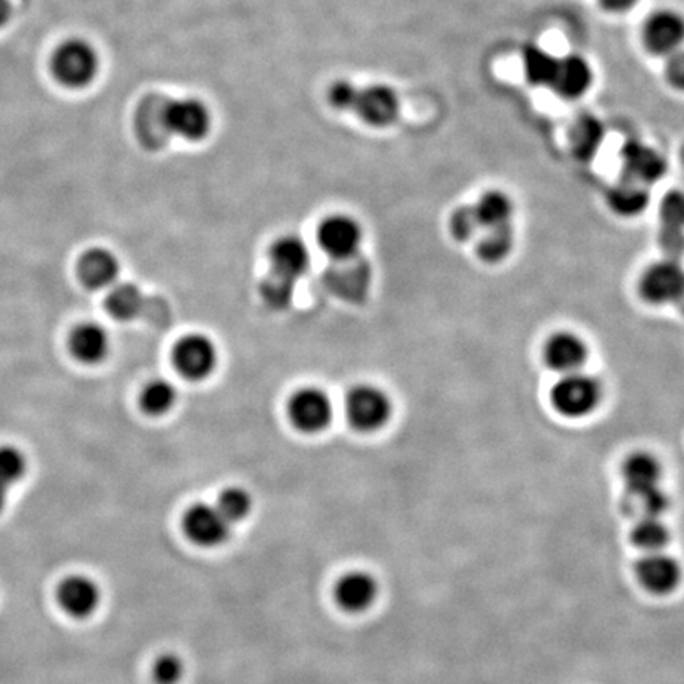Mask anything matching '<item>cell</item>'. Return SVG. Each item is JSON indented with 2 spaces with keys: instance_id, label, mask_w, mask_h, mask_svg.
Segmentation results:
<instances>
[{
  "instance_id": "41",
  "label": "cell",
  "mask_w": 684,
  "mask_h": 684,
  "mask_svg": "<svg viewBox=\"0 0 684 684\" xmlns=\"http://www.w3.org/2000/svg\"><path fill=\"white\" fill-rule=\"evenodd\" d=\"M7 497H9V489L0 485V514H2L3 507H5Z\"/></svg>"
},
{
  "instance_id": "40",
  "label": "cell",
  "mask_w": 684,
  "mask_h": 684,
  "mask_svg": "<svg viewBox=\"0 0 684 684\" xmlns=\"http://www.w3.org/2000/svg\"><path fill=\"white\" fill-rule=\"evenodd\" d=\"M13 9L10 0H0V29L9 24V21L12 20Z\"/></svg>"
},
{
  "instance_id": "5",
  "label": "cell",
  "mask_w": 684,
  "mask_h": 684,
  "mask_svg": "<svg viewBox=\"0 0 684 684\" xmlns=\"http://www.w3.org/2000/svg\"><path fill=\"white\" fill-rule=\"evenodd\" d=\"M217 360L219 354L216 344L202 333L188 334L178 341L173 351V362L179 375L193 382L210 378L216 369Z\"/></svg>"
},
{
  "instance_id": "37",
  "label": "cell",
  "mask_w": 684,
  "mask_h": 684,
  "mask_svg": "<svg viewBox=\"0 0 684 684\" xmlns=\"http://www.w3.org/2000/svg\"><path fill=\"white\" fill-rule=\"evenodd\" d=\"M358 88L349 81H338L328 91L331 105L341 112H352L357 100Z\"/></svg>"
},
{
  "instance_id": "42",
  "label": "cell",
  "mask_w": 684,
  "mask_h": 684,
  "mask_svg": "<svg viewBox=\"0 0 684 684\" xmlns=\"http://www.w3.org/2000/svg\"><path fill=\"white\" fill-rule=\"evenodd\" d=\"M675 306L684 314V289L682 295H680L679 300H676Z\"/></svg>"
},
{
  "instance_id": "21",
  "label": "cell",
  "mask_w": 684,
  "mask_h": 684,
  "mask_svg": "<svg viewBox=\"0 0 684 684\" xmlns=\"http://www.w3.org/2000/svg\"><path fill=\"white\" fill-rule=\"evenodd\" d=\"M662 246L669 258L679 261L684 252V193L679 190L667 193L661 205Z\"/></svg>"
},
{
  "instance_id": "35",
  "label": "cell",
  "mask_w": 684,
  "mask_h": 684,
  "mask_svg": "<svg viewBox=\"0 0 684 684\" xmlns=\"http://www.w3.org/2000/svg\"><path fill=\"white\" fill-rule=\"evenodd\" d=\"M185 673L181 659L172 653L159 656L152 666V679L155 684H178Z\"/></svg>"
},
{
  "instance_id": "25",
  "label": "cell",
  "mask_w": 684,
  "mask_h": 684,
  "mask_svg": "<svg viewBox=\"0 0 684 684\" xmlns=\"http://www.w3.org/2000/svg\"><path fill=\"white\" fill-rule=\"evenodd\" d=\"M604 130L594 116L580 117L570 129L569 141L573 154L580 159H591L603 143Z\"/></svg>"
},
{
  "instance_id": "32",
  "label": "cell",
  "mask_w": 684,
  "mask_h": 684,
  "mask_svg": "<svg viewBox=\"0 0 684 684\" xmlns=\"http://www.w3.org/2000/svg\"><path fill=\"white\" fill-rule=\"evenodd\" d=\"M226 518L228 523L235 524L238 521L244 520L252 510V497L246 490L241 486H230V489L224 490L217 497V503L214 504Z\"/></svg>"
},
{
  "instance_id": "2",
  "label": "cell",
  "mask_w": 684,
  "mask_h": 684,
  "mask_svg": "<svg viewBox=\"0 0 684 684\" xmlns=\"http://www.w3.org/2000/svg\"><path fill=\"white\" fill-rule=\"evenodd\" d=\"M603 396L604 389L600 380L582 371L562 376L552 387L550 392L556 413L569 418L590 416L597 409Z\"/></svg>"
},
{
  "instance_id": "17",
  "label": "cell",
  "mask_w": 684,
  "mask_h": 684,
  "mask_svg": "<svg viewBox=\"0 0 684 684\" xmlns=\"http://www.w3.org/2000/svg\"><path fill=\"white\" fill-rule=\"evenodd\" d=\"M121 264L105 248H92L78 261V278L88 289H112L119 279Z\"/></svg>"
},
{
  "instance_id": "20",
  "label": "cell",
  "mask_w": 684,
  "mask_h": 684,
  "mask_svg": "<svg viewBox=\"0 0 684 684\" xmlns=\"http://www.w3.org/2000/svg\"><path fill=\"white\" fill-rule=\"evenodd\" d=\"M623 477L629 496H641L661 489L662 466L655 455L635 452L624 461Z\"/></svg>"
},
{
  "instance_id": "30",
  "label": "cell",
  "mask_w": 684,
  "mask_h": 684,
  "mask_svg": "<svg viewBox=\"0 0 684 684\" xmlns=\"http://www.w3.org/2000/svg\"><path fill=\"white\" fill-rule=\"evenodd\" d=\"M669 537V530L661 518L642 517L632 530V542L646 553L662 552Z\"/></svg>"
},
{
  "instance_id": "1",
  "label": "cell",
  "mask_w": 684,
  "mask_h": 684,
  "mask_svg": "<svg viewBox=\"0 0 684 684\" xmlns=\"http://www.w3.org/2000/svg\"><path fill=\"white\" fill-rule=\"evenodd\" d=\"M50 68L53 78L64 88L85 89L99 75V53L88 40L67 38L53 51Z\"/></svg>"
},
{
  "instance_id": "24",
  "label": "cell",
  "mask_w": 684,
  "mask_h": 684,
  "mask_svg": "<svg viewBox=\"0 0 684 684\" xmlns=\"http://www.w3.org/2000/svg\"><path fill=\"white\" fill-rule=\"evenodd\" d=\"M106 307L114 319L130 322L138 319L147 307V296L140 287L130 282H117L110 289Z\"/></svg>"
},
{
  "instance_id": "34",
  "label": "cell",
  "mask_w": 684,
  "mask_h": 684,
  "mask_svg": "<svg viewBox=\"0 0 684 684\" xmlns=\"http://www.w3.org/2000/svg\"><path fill=\"white\" fill-rule=\"evenodd\" d=\"M27 471V459L18 447L2 445L0 447V485L10 490L18 483Z\"/></svg>"
},
{
  "instance_id": "31",
  "label": "cell",
  "mask_w": 684,
  "mask_h": 684,
  "mask_svg": "<svg viewBox=\"0 0 684 684\" xmlns=\"http://www.w3.org/2000/svg\"><path fill=\"white\" fill-rule=\"evenodd\" d=\"M558 59L537 47H528L524 50V71L532 85L548 86L550 88L555 76Z\"/></svg>"
},
{
  "instance_id": "11",
  "label": "cell",
  "mask_w": 684,
  "mask_h": 684,
  "mask_svg": "<svg viewBox=\"0 0 684 684\" xmlns=\"http://www.w3.org/2000/svg\"><path fill=\"white\" fill-rule=\"evenodd\" d=\"M352 112L369 126L387 127L400 116V99L390 86L371 85L358 89Z\"/></svg>"
},
{
  "instance_id": "15",
  "label": "cell",
  "mask_w": 684,
  "mask_h": 684,
  "mask_svg": "<svg viewBox=\"0 0 684 684\" xmlns=\"http://www.w3.org/2000/svg\"><path fill=\"white\" fill-rule=\"evenodd\" d=\"M100 588L86 575H71L62 580L58 588V603L65 613L85 620L99 608Z\"/></svg>"
},
{
  "instance_id": "9",
  "label": "cell",
  "mask_w": 684,
  "mask_h": 684,
  "mask_svg": "<svg viewBox=\"0 0 684 684\" xmlns=\"http://www.w3.org/2000/svg\"><path fill=\"white\" fill-rule=\"evenodd\" d=\"M684 289V268L675 258H664L645 269L641 278V295L645 302L662 306L676 303Z\"/></svg>"
},
{
  "instance_id": "27",
  "label": "cell",
  "mask_w": 684,
  "mask_h": 684,
  "mask_svg": "<svg viewBox=\"0 0 684 684\" xmlns=\"http://www.w3.org/2000/svg\"><path fill=\"white\" fill-rule=\"evenodd\" d=\"M514 240L512 226L480 231L479 240H477V254L482 261L496 264L510 254Z\"/></svg>"
},
{
  "instance_id": "36",
  "label": "cell",
  "mask_w": 684,
  "mask_h": 684,
  "mask_svg": "<svg viewBox=\"0 0 684 684\" xmlns=\"http://www.w3.org/2000/svg\"><path fill=\"white\" fill-rule=\"evenodd\" d=\"M451 230L458 241H469L480 233L479 220L474 213V206H459L451 219Z\"/></svg>"
},
{
  "instance_id": "7",
  "label": "cell",
  "mask_w": 684,
  "mask_h": 684,
  "mask_svg": "<svg viewBox=\"0 0 684 684\" xmlns=\"http://www.w3.org/2000/svg\"><path fill=\"white\" fill-rule=\"evenodd\" d=\"M320 248L328 257L337 262L352 261L360 254L363 230L354 217L334 214L327 217L319 227Z\"/></svg>"
},
{
  "instance_id": "16",
  "label": "cell",
  "mask_w": 684,
  "mask_h": 684,
  "mask_svg": "<svg viewBox=\"0 0 684 684\" xmlns=\"http://www.w3.org/2000/svg\"><path fill=\"white\" fill-rule=\"evenodd\" d=\"M379 585L375 577L363 570L345 573L334 586V599L341 610L362 613L375 604Z\"/></svg>"
},
{
  "instance_id": "4",
  "label": "cell",
  "mask_w": 684,
  "mask_h": 684,
  "mask_svg": "<svg viewBox=\"0 0 684 684\" xmlns=\"http://www.w3.org/2000/svg\"><path fill=\"white\" fill-rule=\"evenodd\" d=\"M165 132L186 141H200L210 134L211 113L197 99H178L162 105Z\"/></svg>"
},
{
  "instance_id": "29",
  "label": "cell",
  "mask_w": 684,
  "mask_h": 684,
  "mask_svg": "<svg viewBox=\"0 0 684 684\" xmlns=\"http://www.w3.org/2000/svg\"><path fill=\"white\" fill-rule=\"evenodd\" d=\"M162 105L164 102L157 103L154 100L143 102L138 109L137 117H135V129H137L138 137L143 143L150 144L152 148L157 147L162 138L167 135L164 119H162Z\"/></svg>"
},
{
  "instance_id": "19",
  "label": "cell",
  "mask_w": 684,
  "mask_h": 684,
  "mask_svg": "<svg viewBox=\"0 0 684 684\" xmlns=\"http://www.w3.org/2000/svg\"><path fill=\"white\" fill-rule=\"evenodd\" d=\"M591 85H593V71L585 59L575 54L558 59L550 86L556 94L565 99H579L588 91Z\"/></svg>"
},
{
  "instance_id": "33",
  "label": "cell",
  "mask_w": 684,
  "mask_h": 684,
  "mask_svg": "<svg viewBox=\"0 0 684 684\" xmlns=\"http://www.w3.org/2000/svg\"><path fill=\"white\" fill-rule=\"evenodd\" d=\"M296 282L269 273L261 286V295L266 306L275 311H284L293 302Z\"/></svg>"
},
{
  "instance_id": "6",
  "label": "cell",
  "mask_w": 684,
  "mask_h": 684,
  "mask_svg": "<svg viewBox=\"0 0 684 684\" xmlns=\"http://www.w3.org/2000/svg\"><path fill=\"white\" fill-rule=\"evenodd\" d=\"M186 537L197 547L214 548L226 544L231 524L213 504L199 503L190 506L182 517Z\"/></svg>"
},
{
  "instance_id": "38",
  "label": "cell",
  "mask_w": 684,
  "mask_h": 684,
  "mask_svg": "<svg viewBox=\"0 0 684 684\" xmlns=\"http://www.w3.org/2000/svg\"><path fill=\"white\" fill-rule=\"evenodd\" d=\"M666 78L672 88L684 92V50L675 51L667 59Z\"/></svg>"
},
{
  "instance_id": "10",
  "label": "cell",
  "mask_w": 684,
  "mask_h": 684,
  "mask_svg": "<svg viewBox=\"0 0 684 684\" xmlns=\"http://www.w3.org/2000/svg\"><path fill=\"white\" fill-rule=\"evenodd\" d=\"M642 40L646 50L656 56H670L682 50L684 43V16L673 10L655 12L645 21Z\"/></svg>"
},
{
  "instance_id": "14",
  "label": "cell",
  "mask_w": 684,
  "mask_h": 684,
  "mask_svg": "<svg viewBox=\"0 0 684 684\" xmlns=\"http://www.w3.org/2000/svg\"><path fill=\"white\" fill-rule=\"evenodd\" d=\"M269 264L271 273L299 282L311 268L309 248L296 235H286L269 249Z\"/></svg>"
},
{
  "instance_id": "39",
  "label": "cell",
  "mask_w": 684,
  "mask_h": 684,
  "mask_svg": "<svg viewBox=\"0 0 684 684\" xmlns=\"http://www.w3.org/2000/svg\"><path fill=\"white\" fill-rule=\"evenodd\" d=\"M599 3L607 12L623 13L634 7L637 0H599Z\"/></svg>"
},
{
  "instance_id": "22",
  "label": "cell",
  "mask_w": 684,
  "mask_h": 684,
  "mask_svg": "<svg viewBox=\"0 0 684 684\" xmlns=\"http://www.w3.org/2000/svg\"><path fill=\"white\" fill-rule=\"evenodd\" d=\"M72 354L76 360L86 365L103 362L110 352V337L102 325L86 322L78 325L71 334Z\"/></svg>"
},
{
  "instance_id": "28",
  "label": "cell",
  "mask_w": 684,
  "mask_h": 684,
  "mask_svg": "<svg viewBox=\"0 0 684 684\" xmlns=\"http://www.w3.org/2000/svg\"><path fill=\"white\" fill-rule=\"evenodd\" d=\"M176 401H178V390L167 379L151 380L140 396V404L144 413L154 417L170 413Z\"/></svg>"
},
{
  "instance_id": "8",
  "label": "cell",
  "mask_w": 684,
  "mask_h": 684,
  "mask_svg": "<svg viewBox=\"0 0 684 684\" xmlns=\"http://www.w3.org/2000/svg\"><path fill=\"white\" fill-rule=\"evenodd\" d=\"M289 417L302 433H322L333 420V403L324 390L306 387L290 398Z\"/></svg>"
},
{
  "instance_id": "26",
  "label": "cell",
  "mask_w": 684,
  "mask_h": 684,
  "mask_svg": "<svg viewBox=\"0 0 684 684\" xmlns=\"http://www.w3.org/2000/svg\"><path fill=\"white\" fill-rule=\"evenodd\" d=\"M648 202L649 195L645 186L626 178L608 193V203L621 216L631 217L642 213L648 206Z\"/></svg>"
},
{
  "instance_id": "12",
  "label": "cell",
  "mask_w": 684,
  "mask_h": 684,
  "mask_svg": "<svg viewBox=\"0 0 684 684\" xmlns=\"http://www.w3.org/2000/svg\"><path fill=\"white\" fill-rule=\"evenodd\" d=\"M588 357V344L573 331H558L544 345V360L548 368L562 376L580 371Z\"/></svg>"
},
{
  "instance_id": "23",
  "label": "cell",
  "mask_w": 684,
  "mask_h": 684,
  "mask_svg": "<svg viewBox=\"0 0 684 684\" xmlns=\"http://www.w3.org/2000/svg\"><path fill=\"white\" fill-rule=\"evenodd\" d=\"M472 206L479 220L480 231L512 226L514 203L510 197L501 190L483 193L479 202Z\"/></svg>"
},
{
  "instance_id": "3",
  "label": "cell",
  "mask_w": 684,
  "mask_h": 684,
  "mask_svg": "<svg viewBox=\"0 0 684 684\" xmlns=\"http://www.w3.org/2000/svg\"><path fill=\"white\" fill-rule=\"evenodd\" d=\"M345 413L355 430L362 433H375L389 423L393 414V404L382 389L363 383L349 393Z\"/></svg>"
},
{
  "instance_id": "13",
  "label": "cell",
  "mask_w": 684,
  "mask_h": 684,
  "mask_svg": "<svg viewBox=\"0 0 684 684\" xmlns=\"http://www.w3.org/2000/svg\"><path fill=\"white\" fill-rule=\"evenodd\" d=\"M638 580L649 593L669 594L682 582V566L662 552L646 553L637 565Z\"/></svg>"
},
{
  "instance_id": "18",
  "label": "cell",
  "mask_w": 684,
  "mask_h": 684,
  "mask_svg": "<svg viewBox=\"0 0 684 684\" xmlns=\"http://www.w3.org/2000/svg\"><path fill=\"white\" fill-rule=\"evenodd\" d=\"M621 159H623L624 178L638 185H651L664 175L666 161L662 155L641 141H629L624 144Z\"/></svg>"
}]
</instances>
